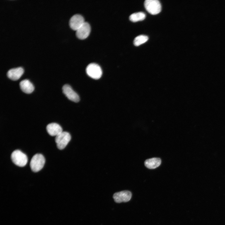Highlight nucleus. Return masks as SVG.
<instances>
[{
	"label": "nucleus",
	"instance_id": "12",
	"mask_svg": "<svg viewBox=\"0 0 225 225\" xmlns=\"http://www.w3.org/2000/svg\"><path fill=\"white\" fill-rule=\"evenodd\" d=\"M19 86L22 91L27 94H30L34 90V88L33 85L28 79H24L21 81L19 83Z\"/></svg>",
	"mask_w": 225,
	"mask_h": 225
},
{
	"label": "nucleus",
	"instance_id": "10",
	"mask_svg": "<svg viewBox=\"0 0 225 225\" xmlns=\"http://www.w3.org/2000/svg\"><path fill=\"white\" fill-rule=\"evenodd\" d=\"M24 72L23 69L21 67L13 68L8 71L7 76L10 79L16 81L20 78L23 73Z\"/></svg>",
	"mask_w": 225,
	"mask_h": 225
},
{
	"label": "nucleus",
	"instance_id": "8",
	"mask_svg": "<svg viewBox=\"0 0 225 225\" xmlns=\"http://www.w3.org/2000/svg\"><path fill=\"white\" fill-rule=\"evenodd\" d=\"M83 17L79 14L73 15L70 19L69 25L73 30L76 31L85 22Z\"/></svg>",
	"mask_w": 225,
	"mask_h": 225
},
{
	"label": "nucleus",
	"instance_id": "3",
	"mask_svg": "<svg viewBox=\"0 0 225 225\" xmlns=\"http://www.w3.org/2000/svg\"><path fill=\"white\" fill-rule=\"evenodd\" d=\"M144 5L147 11L152 15L159 13L161 10V4L158 0H146Z\"/></svg>",
	"mask_w": 225,
	"mask_h": 225
},
{
	"label": "nucleus",
	"instance_id": "2",
	"mask_svg": "<svg viewBox=\"0 0 225 225\" xmlns=\"http://www.w3.org/2000/svg\"><path fill=\"white\" fill-rule=\"evenodd\" d=\"M11 159L14 164L20 167L25 166L28 161L27 155L19 150H15L12 152Z\"/></svg>",
	"mask_w": 225,
	"mask_h": 225
},
{
	"label": "nucleus",
	"instance_id": "13",
	"mask_svg": "<svg viewBox=\"0 0 225 225\" xmlns=\"http://www.w3.org/2000/svg\"><path fill=\"white\" fill-rule=\"evenodd\" d=\"M161 162L159 158H154L147 159L144 162L145 166L150 169L155 168L159 166Z\"/></svg>",
	"mask_w": 225,
	"mask_h": 225
},
{
	"label": "nucleus",
	"instance_id": "4",
	"mask_svg": "<svg viewBox=\"0 0 225 225\" xmlns=\"http://www.w3.org/2000/svg\"><path fill=\"white\" fill-rule=\"evenodd\" d=\"M86 72L87 75L91 78L98 79L102 74V70L100 66L95 63H91L86 67Z\"/></svg>",
	"mask_w": 225,
	"mask_h": 225
},
{
	"label": "nucleus",
	"instance_id": "5",
	"mask_svg": "<svg viewBox=\"0 0 225 225\" xmlns=\"http://www.w3.org/2000/svg\"><path fill=\"white\" fill-rule=\"evenodd\" d=\"M71 139L70 134L67 132H62L56 136L55 142L58 148L60 150L63 149L70 141Z\"/></svg>",
	"mask_w": 225,
	"mask_h": 225
},
{
	"label": "nucleus",
	"instance_id": "15",
	"mask_svg": "<svg viewBox=\"0 0 225 225\" xmlns=\"http://www.w3.org/2000/svg\"><path fill=\"white\" fill-rule=\"evenodd\" d=\"M148 37L144 35H140L136 37L133 40V44L138 46L146 42L148 40Z\"/></svg>",
	"mask_w": 225,
	"mask_h": 225
},
{
	"label": "nucleus",
	"instance_id": "9",
	"mask_svg": "<svg viewBox=\"0 0 225 225\" xmlns=\"http://www.w3.org/2000/svg\"><path fill=\"white\" fill-rule=\"evenodd\" d=\"M91 27L89 24L87 22L84 23L76 31V35L77 38L81 39L86 38L89 35Z\"/></svg>",
	"mask_w": 225,
	"mask_h": 225
},
{
	"label": "nucleus",
	"instance_id": "6",
	"mask_svg": "<svg viewBox=\"0 0 225 225\" xmlns=\"http://www.w3.org/2000/svg\"><path fill=\"white\" fill-rule=\"evenodd\" d=\"M62 89L63 93L69 100L75 102H78L79 101L78 95L69 85H64L62 88Z\"/></svg>",
	"mask_w": 225,
	"mask_h": 225
},
{
	"label": "nucleus",
	"instance_id": "7",
	"mask_svg": "<svg viewBox=\"0 0 225 225\" xmlns=\"http://www.w3.org/2000/svg\"><path fill=\"white\" fill-rule=\"evenodd\" d=\"M132 194L128 191H123L115 193L113 196L114 201L117 203L126 202L131 198Z\"/></svg>",
	"mask_w": 225,
	"mask_h": 225
},
{
	"label": "nucleus",
	"instance_id": "14",
	"mask_svg": "<svg viewBox=\"0 0 225 225\" xmlns=\"http://www.w3.org/2000/svg\"><path fill=\"white\" fill-rule=\"evenodd\" d=\"M146 17L145 14L142 12L134 13L131 14L129 17V19L132 22H137L143 20Z\"/></svg>",
	"mask_w": 225,
	"mask_h": 225
},
{
	"label": "nucleus",
	"instance_id": "11",
	"mask_svg": "<svg viewBox=\"0 0 225 225\" xmlns=\"http://www.w3.org/2000/svg\"><path fill=\"white\" fill-rule=\"evenodd\" d=\"M46 130L48 133L52 136H56L63 132L61 127L56 123H51L48 124L46 127Z\"/></svg>",
	"mask_w": 225,
	"mask_h": 225
},
{
	"label": "nucleus",
	"instance_id": "1",
	"mask_svg": "<svg viewBox=\"0 0 225 225\" xmlns=\"http://www.w3.org/2000/svg\"><path fill=\"white\" fill-rule=\"evenodd\" d=\"M45 163V159L43 155L41 154L37 153L32 158L30 166L33 172H37L43 168Z\"/></svg>",
	"mask_w": 225,
	"mask_h": 225
}]
</instances>
